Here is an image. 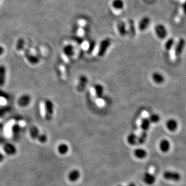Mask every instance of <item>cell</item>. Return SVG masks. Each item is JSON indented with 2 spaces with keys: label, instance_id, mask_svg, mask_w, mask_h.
<instances>
[{
  "label": "cell",
  "instance_id": "cell-31",
  "mask_svg": "<svg viewBox=\"0 0 186 186\" xmlns=\"http://www.w3.org/2000/svg\"><path fill=\"white\" fill-rule=\"evenodd\" d=\"M5 159V156L2 153H0V162H2Z\"/></svg>",
  "mask_w": 186,
  "mask_h": 186
},
{
  "label": "cell",
  "instance_id": "cell-5",
  "mask_svg": "<svg viewBox=\"0 0 186 186\" xmlns=\"http://www.w3.org/2000/svg\"><path fill=\"white\" fill-rule=\"evenodd\" d=\"M111 40L109 38H106L100 42L99 47L98 55L102 56L104 55L105 53L107 52L109 47L111 44Z\"/></svg>",
  "mask_w": 186,
  "mask_h": 186
},
{
  "label": "cell",
  "instance_id": "cell-12",
  "mask_svg": "<svg viewBox=\"0 0 186 186\" xmlns=\"http://www.w3.org/2000/svg\"><path fill=\"white\" fill-rule=\"evenodd\" d=\"M4 151L8 155H14L17 153L16 147L11 143H6L3 147Z\"/></svg>",
  "mask_w": 186,
  "mask_h": 186
},
{
  "label": "cell",
  "instance_id": "cell-19",
  "mask_svg": "<svg viewBox=\"0 0 186 186\" xmlns=\"http://www.w3.org/2000/svg\"><path fill=\"white\" fill-rule=\"evenodd\" d=\"M112 6L115 9L121 10L124 8L125 3L123 0H113L112 2Z\"/></svg>",
  "mask_w": 186,
  "mask_h": 186
},
{
  "label": "cell",
  "instance_id": "cell-15",
  "mask_svg": "<svg viewBox=\"0 0 186 186\" xmlns=\"http://www.w3.org/2000/svg\"><path fill=\"white\" fill-rule=\"evenodd\" d=\"M21 132V127L17 124H15L12 127V137L15 140H17L19 138Z\"/></svg>",
  "mask_w": 186,
  "mask_h": 186
},
{
  "label": "cell",
  "instance_id": "cell-1",
  "mask_svg": "<svg viewBox=\"0 0 186 186\" xmlns=\"http://www.w3.org/2000/svg\"><path fill=\"white\" fill-rule=\"evenodd\" d=\"M31 100L32 99L30 95L27 94H25L21 95L18 98L17 104L18 106L20 108H25L30 105Z\"/></svg>",
  "mask_w": 186,
  "mask_h": 186
},
{
  "label": "cell",
  "instance_id": "cell-13",
  "mask_svg": "<svg viewBox=\"0 0 186 186\" xmlns=\"http://www.w3.org/2000/svg\"><path fill=\"white\" fill-rule=\"evenodd\" d=\"M80 175H81V174L79 171L77 170H73L69 172L68 178L70 181L75 182L79 179Z\"/></svg>",
  "mask_w": 186,
  "mask_h": 186
},
{
  "label": "cell",
  "instance_id": "cell-6",
  "mask_svg": "<svg viewBox=\"0 0 186 186\" xmlns=\"http://www.w3.org/2000/svg\"><path fill=\"white\" fill-rule=\"evenodd\" d=\"M185 46H186V41L184 39H179V41H178L175 47L174 51L176 56L178 57L181 56L184 51Z\"/></svg>",
  "mask_w": 186,
  "mask_h": 186
},
{
  "label": "cell",
  "instance_id": "cell-21",
  "mask_svg": "<svg viewBox=\"0 0 186 186\" xmlns=\"http://www.w3.org/2000/svg\"><path fill=\"white\" fill-rule=\"evenodd\" d=\"M63 52L66 56H71L75 53L74 47L71 45H67L64 47Z\"/></svg>",
  "mask_w": 186,
  "mask_h": 186
},
{
  "label": "cell",
  "instance_id": "cell-7",
  "mask_svg": "<svg viewBox=\"0 0 186 186\" xmlns=\"http://www.w3.org/2000/svg\"><path fill=\"white\" fill-rule=\"evenodd\" d=\"M151 19L148 17L145 16L141 19L138 23V28L140 31L143 32L149 27L151 24Z\"/></svg>",
  "mask_w": 186,
  "mask_h": 186
},
{
  "label": "cell",
  "instance_id": "cell-22",
  "mask_svg": "<svg viewBox=\"0 0 186 186\" xmlns=\"http://www.w3.org/2000/svg\"><path fill=\"white\" fill-rule=\"evenodd\" d=\"M6 70L5 67L4 66H0V86H3L6 79Z\"/></svg>",
  "mask_w": 186,
  "mask_h": 186
},
{
  "label": "cell",
  "instance_id": "cell-8",
  "mask_svg": "<svg viewBox=\"0 0 186 186\" xmlns=\"http://www.w3.org/2000/svg\"><path fill=\"white\" fill-rule=\"evenodd\" d=\"M151 79L156 85H162L165 81V78L163 75L159 72L155 71L151 74Z\"/></svg>",
  "mask_w": 186,
  "mask_h": 186
},
{
  "label": "cell",
  "instance_id": "cell-27",
  "mask_svg": "<svg viewBox=\"0 0 186 186\" xmlns=\"http://www.w3.org/2000/svg\"><path fill=\"white\" fill-rule=\"evenodd\" d=\"M148 135L146 132H143L139 137H138V143L140 144H144L147 139Z\"/></svg>",
  "mask_w": 186,
  "mask_h": 186
},
{
  "label": "cell",
  "instance_id": "cell-4",
  "mask_svg": "<svg viewBox=\"0 0 186 186\" xmlns=\"http://www.w3.org/2000/svg\"><path fill=\"white\" fill-rule=\"evenodd\" d=\"M163 176L164 179L174 181H178L181 178V174L178 172L172 171H167L164 172Z\"/></svg>",
  "mask_w": 186,
  "mask_h": 186
},
{
  "label": "cell",
  "instance_id": "cell-11",
  "mask_svg": "<svg viewBox=\"0 0 186 186\" xmlns=\"http://www.w3.org/2000/svg\"><path fill=\"white\" fill-rule=\"evenodd\" d=\"M159 148L163 153H167L170 151L171 148L170 142L167 139H162L159 143Z\"/></svg>",
  "mask_w": 186,
  "mask_h": 186
},
{
  "label": "cell",
  "instance_id": "cell-10",
  "mask_svg": "<svg viewBox=\"0 0 186 186\" xmlns=\"http://www.w3.org/2000/svg\"><path fill=\"white\" fill-rule=\"evenodd\" d=\"M143 179L146 184L151 186L154 184L156 178L154 174H151L149 172H146L144 174Z\"/></svg>",
  "mask_w": 186,
  "mask_h": 186
},
{
  "label": "cell",
  "instance_id": "cell-28",
  "mask_svg": "<svg viewBox=\"0 0 186 186\" xmlns=\"http://www.w3.org/2000/svg\"><path fill=\"white\" fill-rule=\"evenodd\" d=\"M47 135H45V134H40V135L39 136L37 140L41 143H46L47 142Z\"/></svg>",
  "mask_w": 186,
  "mask_h": 186
},
{
  "label": "cell",
  "instance_id": "cell-14",
  "mask_svg": "<svg viewBox=\"0 0 186 186\" xmlns=\"http://www.w3.org/2000/svg\"><path fill=\"white\" fill-rule=\"evenodd\" d=\"M29 134H30V137L34 140H37L41 134L38 128L36 126L31 127L30 130H29Z\"/></svg>",
  "mask_w": 186,
  "mask_h": 186
},
{
  "label": "cell",
  "instance_id": "cell-24",
  "mask_svg": "<svg viewBox=\"0 0 186 186\" xmlns=\"http://www.w3.org/2000/svg\"><path fill=\"white\" fill-rule=\"evenodd\" d=\"M58 153H60V154H66L69 151L68 146L65 143H61L58 145Z\"/></svg>",
  "mask_w": 186,
  "mask_h": 186
},
{
  "label": "cell",
  "instance_id": "cell-32",
  "mask_svg": "<svg viewBox=\"0 0 186 186\" xmlns=\"http://www.w3.org/2000/svg\"><path fill=\"white\" fill-rule=\"evenodd\" d=\"M183 10H184V13L186 14V0L185 1V2H184V4H183Z\"/></svg>",
  "mask_w": 186,
  "mask_h": 186
},
{
  "label": "cell",
  "instance_id": "cell-16",
  "mask_svg": "<svg viewBox=\"0 0 186 186\" xmlns=\"http://www.w3.org/2000/svg\"><path fill=\"white\" fill-rule=\"evenodd\" d=\"M134 154L136 158L143 159L147 156V151L143 148H137L135 151Z\"/></svg>",
  "mask_w": 186,
  "mask_h": 186
},
{
  "label": "cell",
  "instance_id": "cell-17",
  "mask_svg": "<svg viewBox=\"0 0 186 186\" xmlns=\"http://www.w3.org/2000/svg\"><path fill=\"white\" fill-rule=\"evenodd\" d=\"M151 125V123L149 121V119L148 118H144L141 122V128L142 129V130H143V131L146 132L148 130H149Z\"/></svg>",
  "mask_w": 186,
  "mask_h": 186
},
{
  "label": "cell",
  "instance_id": "cell-23",
  "mask_svg": "<svg viewBox=\"0 0 186 186\" xmlns=\"http://www.w3.org/2000/svg\"><path fill=\"white\" fill-rule=\"evenodd\" d=\"M118 29L119 34H121V36H124L126 34V26L124 22H123L122 21L119 22V23L118 24Z\"/></svg>",
  "mask_w": 186,
  "mask_h": 186
},
{
  "label": "cell",
  "instance_id": "cell-20",
  "mask_svg": "<svg viewBox=\"0 0 186 186\" xmlns=\"http://www.w3.org/2000/svg\"><path fill=\"white\" fill-rule=\"evenodd\" d=\"M94 91L95 95L98 98H100L102 96L104 93V88L100 84H96L94 86Z\"/></svg>",
  "mask_w": 186,
  "mask_h": 186
},
{
  "label": "cell",
  "instance_id": "cell-3",
  "mask_svg": "<svg viewBox=\"0 0 186 186\" xmlns=\"http://www.w3.org/2000/svg\"><path fill=\"white\" fill-rule=\"evenodd\" d=\"M154 32L158 38L163 40L168 36V30L162 24H158L154 27Z\"/></svg>",
  "mask_w": 186,
  "mask_h": 186
},
{
  "label": "cell",
  "instance_id": "cell-9",
  "mask_svg": "<svg viewBox=\"0 0 186 186\" xmlns=\"http://www.w3.org/2000/svg\"><path fill=\"white\" fill-rule=\"evenodd\" d=\"M168 130L171 132L175 131L178 129V124L176 119L174 118H170L167 121L165 124Z\"/></svg>",
  "mask_w": 186,
  "mask_h": 186
},
{
  "label": "cell",
  "instance_id": "cell-18",
  "mask_svg": "<svg viewBox=\"0 0 186 186\" xmlns=\"http://www.w3.org/2000/svg\"><path fill=\"white\" fill-rule=\"evenodd\" d=\"M127 141L131 145H135L138 143V137L134 133H130L127 137Z\"/></svg>",
  "mask_w": 186,
  "mask_h": 186
},
{
  "label": "cell",
  "instance_id": "cell-26",
  "mask_svg": "<svg viewBox=\"0 0 186 186\" xmlns=\"http://www.w3.org/2000/svg\"><path fill=\"white\" fill-rule=\"evenodd\" d=\"M174 44H175V41L174 39L172 38L168 39L164 44L165 50H167V51H170L172 48L173 47Z\"/></svg>",
  "mask_w": 186,
  "mask_h": 186
},
{
  "label": "cell",
  "instance_id": "cell-2",
  "mask_svg": "<svg viewBox=\"0 0 186 186\" xmlns=\"http://www.w3.org/2000/svg\"><path fill=\"white\" fill-rule=\"evenodd\" d=\"M45 118L48 121H50L54 113V105L51 100H46L45 102Z\"/></svg>",
  "mask_w": 186,
  "mask_h": 186
},
{
  "label": "cell",
  "instance_id": "cell-29",
  "mask_svg": "<svg viewBox=\"0 0 186 186\" xmlns=\"http://www.w3.org/2000/svg\"><path fill=\"white\" fill-rule=\"evenodd\" d=\"M28 61H30L31 60H32L31 61H30V63L32 64H37L38 63V60H37V58L34 55H30L28 56Z\"/></svg>",
  "mask_w": 186,
  "mask_h": 186
},
{
  "label": "cell",
  "instance_id": "cell-33",
  "mask_svg": "<svg viewBox=\"0 0 186 186\" xmlns=\"http://www.w3.org/2000/svg\"><path fill=\"white\" fill-rule=\"evenodd\" d=\"M118 186H121V185H118ZM136 186V185H135V184H134V183H130V184H128V185H127V186Z\"/></svg>",
  "mask_w": 186,
  "mask_h": 186
},
{
  "label": "cell",
  "instance_id": "cell-30",
  "mask_svg": "<svg viewBox=\"0 0 186 186\" xmlns=\"http://www.w3.org/2000/svg\"><path fill=\"white\" fill-rule=\"evenodd\" d=\"M4 52H5L4 48L2 45H0V56H2L4 54Z\"/></svg>",
  "mask_w": 186,
  "mask_h": 186
},
{
  "label": "cell",
  "instance_id": "cell-25",
  "mask_svg": "<svg viewBox=\"0 0 186 186\" xmlns=\"http://www.w3.org/2000/svg\"><path fill=\"white\" fill-rule=\"evenodd\" d=\"M148 119H149V121H151V123L156 124L160 121L161 118L159 114H157V113H153L150 115Z\"/></svg>",
  "mask_w": 186,
  "mask_h": 186
}]
</instances>
